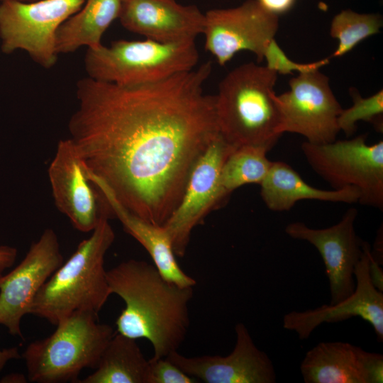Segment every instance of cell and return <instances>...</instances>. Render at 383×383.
Masks as SVG:
<instances>
[{"label":"cell","instance_id":"obj_7","mask_svg":"<svg viewBox=\"0 0 383 383\" xmlns=\"http://www.w3.org/2000/svg\"><path fill=\"white\" fill-rule=\"evenodd\" d=\"M367 135L331 143H302L312 170L334 189H358L362 205L383 209V141L368 145Z\"/></svg>","mask_w":383,"mask_h":383},{"label":"cell","instance_id":"obj_14","mask_svg":"<svg viewBox=\"0 0 383 383\" xmlns=\"http://www.w3.org/2000/svg\"><path fill=\"white\" fill-rule=\"evenodd\" d=\"M357 210L350 208L336 224L311 228L302 222L285 228L291 238L305 240L319 252L326 267L331 294L330 304L342 301L355 291V269L363 254V241L355 233Z\"/></svg>","mask_w":383,"mask_h":383},{"label":"cell","instance_id":"obj_5","mask_svg":"<svg viewBox=\"0 0 383 383\" xmlns=\"http://www.w3.org/2000/svg\"><path fill=\"white\" fill-rule=\"evenodd\" d=\"M56 326L50 335L30 343L23 353L31 382H77L84 369L97 367L114 335L113 328L99 323L98 314L91 311H74Z\"/></svg>","mask_w":383,"mask_h":383},{"label":"cell","instance_id":"obj_31","mask_svg":"<svg viewBox=\"0 0 383 383\" xmlns=\"http://www.w3.org/2000/svg\"><path fill=\"white\" fill-rule=\"evenodd\" d=\"M17 256V250L11 246H0V274L6 269L11 267Z\"/></svg>","mask_w":383,"mask_h":383},{"label":"cell","instance_id":"obj_17","mask_svg":"<svg viewBox=\"0 0 383 383\" xmlns=\"http://www.w3.org/2000/svg\"><path fill=\"white\" fill-rule=\"evenodd\" d=\"M118 18L129 31L164 43L194 41L205 23L197 6L175 0H121Z\"/></svg>","mask_w":383,"mask_h":383},{"label":"cell","instance_id":"obj_10","mask_svg":"<svg viewBox=\"0 0 383 383\" xmlns=\"http://www.w3.org/2000/svg\"><path fill=\"white\" fill-rule=\"evenodd\" d=\"M235 148L218 133L194 165L179 204L162 226L176 256L185 255L193 229L222 202L220 173Z\"/></svg>","mask_w":383,"mask_h":383},{"label":"cell","instance_id":"obj_8","mask_svg":"<svg viewBox=\"0 0 383 383\" xmlns=\"http://www.w3.org/2000/svg\"><path fill=\"white\" fill-rule=\"evenodd\" d=\"M84 3L85 0L1 1V51L9 55L23 50L42 67H54L58 55L57 31Z\"/></svg>","mask_w":383,"mask_h":383},{"label":"cell","instance_id":"obj_2","mask_svg":"<svg viewBox=\"0 0 383 383\" xmlns=\"http://www.w3.org/2000/svg\"><path fill=\"white\" fill-rule=\"evenodd\" d=\"M106 276L111 293L125 302L116 321L117 333L147 339L155 358L178 350L190 325L194 287L172 283L154 265L134 259L106 271Z\"/></svg>","mask_w":383,"mask_h":383},{"label":"cell","instance_id":"obj_32","mask_svg":"<svg viewBox=\"0 0 383 383\" xmlns=\"http://www.w3.org/2000/svg\"><path fill=\"white\" fill-rule=\"evenodd\" d=\"M20 357L21 355L16 347L0 350V373L9 360Z\"/></svg>","mask_w":383,"mask_h":383},{"label":"cell","instance_id":"obj_3","mask_svg":"<svg viewBox=\"0 0 383 383\" xmlns=\"http://www.w3.org/2000/svg\"><path fill=\"white\" fill-rule=\"evenodd\" d=\"M277 74L254 62L243 64L221 81L214 96L219 133L235 148L260 146L269 151L283 134L274 87Z\"/></svg>","mask_w":383,"mask_h":383},{"label":"cell","instance_id":"obj_20","mask_svg":"<svg viewBox=\"0 0 383 383\" xmlns=\"http://www.w3.org/2000/svg\"><path fill=\"white\" fill-rule=\"evenodd\" d=\"M260 185V195L267 207L273 211H289L304 199L354 204L360 193L353 187L323 190L307 184L291 166L284 162H273Z\"/></svg>","mask_w":383,"mask_h":383},{"label":"cell","instance_id":"obj_19","mask_svg":"<svg viewBox=\"0 0 383 383\" xmlns=\"http://www.w3.org/2000/svg\"><path fill=\"white\" fill-rule=\"evenodd\" d=\"M370 352L346 342H321L300 364L306 383H370Z\"/></svg>","mask_w":383,"mask_h":383},{"label":"cell","instance_id":"obj_15","mask_svg":"<svg viewBox=\"0 0 383 383\" xmlns=\"http://www.w3.org/2000/svg\"><path fill=\"white\" fill-rule=\"evenodd\" d=\"M235 344L226 356H184L178 351L167 357L187 374L206 383H274L276 373L270 357L255 345L243 323L235 326Z\"/></svg>","mask_w":383,"mask_h":383},{"label":"cell","instance_id":"obj_34","mask_svg":"<svg viewBox=\"0 0 383 383\" xmlns=\"http://www.w3.org/2000/svg\"><path fill=\"white\" fill-rule=\"evenodd\" d=\"M4 1V0H0V1ZM15 1H21V2H34V1H37L40 0H15Z\"/></svg>","mask_w":383,"mask_h":383},{"label":"cell","instance_id":"obj_13","mask_svg":"<svg viewBox=\"0 0 383 383\" xmlns=\"http://www.w3.org/2000/svg\"><path fill=\"white\" fill-rule=\"evenodd\" d=\"M62 263L57 236L47 228L13 270L0 274V325L11 335L23 338L22 318L30 313L37 293Z\"/></svg>","mask_w":383,"mask_h":383},{"label":"cell","instance_id":"obj_30","mask_svg":"<svg viewBox=\"0 0 383 383\" xmlns=\"http://www.w3.org/2000/svg\"><path fill=\"white\" fill-rule=\"evenodd\" d=\"M380 265L370 253L369 274L372 284L380 292H383V270Z\"/></svg>","mask_w":383,"mask_h":383},{"label":"cell","instance_id":"obj_21","mask_svg":"<svg viewBox=\"0 0 383 383\" xmlns=\"http://www.w3.org/2000/svg\"><path fill=\"white\" fill-rule=\"evenodd\" d=\"M121 0H85L77 13L59 27L56 35V50L60 53L75 52L79 48L100 47L104 33L118 18Z\"/></svg>","mask_w":383,"mask_h":383},{"label":"cell","instance_id":"obj_28","mask_svg":"<svg viewBox=\"0 0 383 383\" xmlns=\"http://www.w3.org/2000/svg\"><path fill=\"white\" fill-rule=\"evenodd\" d=\"M266 11L279 16L288 12L295 4L296 0H255Z\"/></svg>","mask_w":383,"mask_h":383},{"label":"cell","instance_id":"obj_9","mask_svg":"<svg viewBox=\"0 0 383 383\" xmlns=\"http://www.w3.org/2000/svg\"><path fill=\"white\" fill-rule=\"evenodd\" d=\"M289 84L290 89L277 96L282 133L299 134L313 144L335 141L343 108L330 87L329 78L317 70L299 73Z\"/></svg>","mask_w":383,"mask_h":383},{"label":"cell","instance_id":"obj_4","mask_svg":"<svg viewBox=\"0 0 383 383\" xmlns=\"http://www.w3.org/2000/svg\"><path fill=\"white\" fill-rule=\"evenodd\" d=\"M109 219L104 218L44 284L29 313L55 326L77 311L98 314L112 294L104 268L106 254L115 239Z\"/></svg>","mask_w":383,"mask_h":383},{"label":"cell","instance_id":"obj_25","mask_svg":"<svg viewBox=\"0 0 383 383\" xmlns=\"http://www.w3.org/2000/svg\"><path fill=\"white\" fill-rule=\"evenodd\" d=\"M353 105L342 110L338 118V125L340 131H343L348 137L356 131V122L365 121L374 123L380 129L377 121L383 113V91L379 90L372 96L362 98L357 89L350 90Z\"/></svg>","mask_w":383,"mask_h":383},{"label":"cell","instance_id":"obj_23","mask_svg":"<svg viewBox=\"0 0 383 383\" xmlns=\"http://www.w3.org/2000/svg\"><path fill=\"white\" fill-rule=\"evenodd\" d=\"M268 152L263 147L243 145L235 148L228 155L219 178L222 201L243 185L262 183L273 162L267 157Z\"/></svg>","mask_w":383,"mask_h":383},{"label":"cell","instance_id":"obj_12","mask_svg":"<svg viewBox=\"0 0 383 383\" xmlns=\"http://www.w3.org/2000/svg\"><path fill=\"white\" fill-rule=\"evenodd\" d=\"M48 178L56 207L77 231L91 232L104 218L113 216L69 138L58 142Z\"/></svg>","mask_w":383,"mask_h":383},{"label":"cell","instance_id":"obj_11","mask_svg":"<svg viewBox=\"0 0 383 383\" xmlns=\"http://www.w3.org/2000/svg\"><path fill=\"white\" fill-rule=\"evenodd\" d=\"M204 14L205 48L221 66L242 50L262 61L265 50L279 28V16L264 10L255 0Z\"/></svg>","mask_w":383,"mask_h":383},{"label":"cell","instance_id":"obj_26","mask_svg":"<svg viewBox=\"0 0 383 383\" xmlns=\"http://www.w3.org/2000/svg\"><path fill=\"white\" fill-rule=\"evenodd\" d=\"M268 69L277 74H288L294 72L299 73L311 72L319 70L329 63V58L323 59L309 63H299L289 59L279 45L272 39L267 45L263 55Z\"/></svg>","mask_w":383,"mask_h":383},{"label":"cell","instance_id":"obj_27","mask_svg":"<svg viewBox=\"0 0 383 383\" xmlns=\"http://www.w3.org/2000/svg\"><path fill=\"white\" fill-rule=\"evenodd\" d=\"M198 380L185 373L167 357L149 359L147 383H196Z\"/></svg>","mask_w":383,"mask_h":383},{"label":"cell","instance_id":"obj_6","mask_svg":"<svg viewBox=\"0 0 383 383\" xmlns=\"http://www.w3.org/2000/svg\"><path fill=\"white\" fill-rule=\"evenodd\" d=\"M199 60L194 41L164 43L150 39L119 40L87 49V77L119 85L150 83L194 69Z\"/></svg>","mask_w":383,"mask_h":383},{"label":"cell","instance_id":"obj_18","mask_svg":"<svg viewBox=\"0 0 383 383\" xmlns=\"http://www.w3.org/2000/svg\"><path fill=\"white\" fill-rule=\"evenodd\" d=\"M88 176L106 197L113 216L120 221L124 230L147 250L160 274L177 285L194 287L196 280L186 274L177 263L172 242L164 227L152 224L130 212L101 179L91 174Z\"/></svg>","mask_w":383,"mask_h":383},{"label":"cell","instance_id":"obj_16","mask_svg":"<svg viewBox=\"0 0 383 383\" xmlns=\"http://www.w3.org/2000/svg\"><path fill=\"white\" fill-rule=\"evenodd\" d=\"M370 250L365 241L363 254L355 269V291L350 296L334 304L289 312L283 317V327L295 332L300 340H306L323 323H337L357 316L372 326L378 341L382 342L383 293L372 284L370 277Z\"/></svg>","mask_w":383,"mask_h":383},{"label":"cell","instance_id":"obj_24","mask_svg":"<svg viewBox=\"0 0 383 383\" xmlns=\"http://www.w3.org/2000/svg\"><path fill=\"white\" fill-rule=\"evenodd\" d=\"M382 18L376 13H361L350 9L343 10L332 19L330 35L338 41L332 57H341L352 50L363 40L379 32Z\"/></svg>","mask_w":383,"mask_h":383},{"label":"cell","instance_id":"obj_22","mask_svg":"<svg viewBox=\"0 0 383 383\" xmlns=\"http://www.w3.org/2000/svg\"><path fill=\"white\" fill-rule=\"evenodd\" d=\"M149 360L136 339L117 333L111 338L94 372L77 383H147Z\"/></svg>","mask_w":383,"mask_h":383},{"label":"cell","instance_id":"obj_33","mask_svg":"<svg viewBox=\"0 0 383 383\" xmlns=\"http://www.w3.org/2000/svg\"><path fill=\"white\" fill-rule=\"evenodd\" d=\"M1 382L9 383H24L27 381L23 374L13 373L4 377Z\"/></svg>","mask_w":383,"mask_h":383},{"label":"cell","instance_id":"obj_1","mask_svg":"<svg viewBox=\"0 0 383 383\" xmlns=\"http://www.w3.org/2000/svg\"><path fill=\"white\" fill-rule=\"evenodd\" d=\"M211 62L150 83L84 77L68 138L88 173L130 212L163 226L191 170L219 133L214 96L204 84Z\"/></svg>","mask_w":383,"mask_h":383},{"label":"cell","instance_id":"obj_29","mask_svg":"<svg viewBox=\"0 0 383 383\" xmlns=\"http://www.w3.org/2000/svg\"><path fill=\"white\" fill-rule=\"evenodd\" d=\"M368 374L370 383L383 382V356L382 354L370 352Z\"/></svg>","mask_w":383,"mask_h":383}]
</instances>
